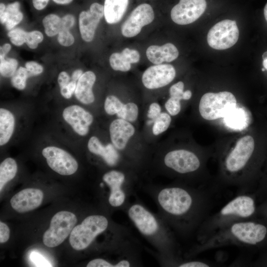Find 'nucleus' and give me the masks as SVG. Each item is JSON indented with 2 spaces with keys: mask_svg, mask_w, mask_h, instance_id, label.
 <instances>
[{
  "mask_svg": "<svg viewBox=\"0 0 267 267\" xmlns=\"http://www.w3.org/2000/svg\"><path fill=\"white\" fill-rule=\"evenodd\" d=\"M267 155V120L260 113L247 129L227 134L213 151L218 167L217 181L238 192H255Z\"/></svg>",
  "mask_w": 267,
  "mask_h": 267,
  "instance_id": "nucleus-1",
  "label": "nucleus"
},
{
  "mask_svg": "<svg viewBox=\"0 0 267 267\" xmlns=\"http://www.w3.org/2000/svg\"><path fill=\"white\" fill-rule=\"evenodd\" d=\"M142 190L156 203L159 216L181 237L196 232L209 216L211 197L200 186L178 181L165 185H144Z\"/></svg>",
  "mask_w": 267,
  "mask_h": 267,
  "instance_id": "nucleus-2",
  "label": "nucleus"
},
{
  "mask_svg": "<svg viewBox=\"0 0 267 267\" xmlns=\"http://www.w3.org/2000/svg\"><path fill=\"white\" fill-rule=\"evenodd\" d=\"M124 212L140 234L154 248L153 252L160 265L176 267L182 258L175 234L157 214L147 209L136 199Z\"/></svg>",
  "mask_w": 267,
  "mask_h": 267,
  "instance_id": "nucleus-3",
  "label": "nucleus"
},
{
  "mask_svg": "<svg viewBox=\"0 0 267 267\" xmlns=\"http://www.w3.org/2000/svg\"><path fill=\"white\" fill-rule=\"evenodd\" d=\"M230 245L263 249L267 246V220L259 216L231 223L193 245L184 258Z\"/></svg>",
  "mask_w": 267,
  "mask_h": 267,
  "instance_id": "nucleus-4",
  "label": "nucleus"
},
{
  "mask_svg": "<svg viewBox=\"0 0 267 267\" xmlns=\"http://www.w3.org/2000/svg\"><path fill=\"white\" fill-rule=\"evenodd\" d=\"M213 151L206 148H177L166 152L162 165L168 175L179 181L195 185L209 178L207 163Z\"/></svg>",
  "mask_w": 267,
  "mask_h": 267,
  "instance_id": "nucleus-5",
  "label": "nucleus"
},
{
  "mask_svg": "<svg viewBox=\"0 0 267 267\" xmlns=\"http://www.w3.org/2000/svg\"><path fill=\"white\" fill-rule=\"evenodd\" d=\"M255 192L239 193L219 211L208 216L196 231L198 242L234 222L259 217Z\"/></svg>",
  "mask_w": 267,
  "mask_h": 267,
  "instance_id": "nucleus-6",
  "label": "nucleus"
},
{
  "mask_svg": "<svg viewBox=\"0 0 267 267\" xmlns=\"http://www.w3.org/2000/svg\"><path fill=\"white\" fill-rule=\"evenodd\" d=\"M126 172L113 169L105 173L99 184L107 186L108 190L107 203L112 210L125 211L130 199L135 194L134 180Z\"/></svg>",
  "mask_w": 267,
  "mask_h": 267,
  "instance_id": "nucleus-7",
  "label": "nucleus"
},
{
  "mask_svg": "<svg viewBox=\"0 0 267 267\" xmlns=\"http://www.w3.org/2000/svg\"><path fill=\"white\" fill-rule=\"evenodd\" d=\"M110 225L109 219L100 214H92L84 219L81 224L73 228L70 234L69 242L75 250L87 249L100 234Z\"/></svg>",
  "mask_w": 267,
  "mask_h": 267,
  "instance_id": "nucleus-8",
  "label": "nucleus"
},
{
  "mask_svg": "<svg viewBox=\"0 0 267 267\" xmlns=\"http://www.w3.org/2000/svg\"><path fill=\"white\" fill-rule=\"evenodd\" d=\"M77 222L76 215L71 212L62 211L55 214L50 221L49 228L44 234V244L50 248L59 245L70 234Z\"/></svg>",
  "mask_w": 267,
  "mask_h": 267,
  "instance_id": "nucleus-9",
  "label": "nucleus"
},
{
  "mask_svg": "<svg viewBox=\"0 0 267 267\" xmlns=\"http://www.w3.org/2000/svg\"><path fill=\"white\" fill-rule=\"evenodd\" d=\"M239 29L235 21L225 19L214 25L207 34V42L212 48L218 50L226 49L237 42Z\"/></svg>",
  "mask_w": 267,
  "mask_h": 267,
  "instance_id": "nucleus-10",
  "label": "nucleus"
},
{
  "mask_svg": "<svg viewBox=\"0 0 267 267\" xmlns=\"http://www.w3.org/2000/svg\"><path fill=\"white\" fill-rule=\"evenodd\" d=\"M42 153L48 166L60 175H71L78 168V164L76 159L63 149L49 146L44 148Z\"/></svg>",
  "mask_w": 267,
  "mask_h": 267,
  "instance_id": "nucleus-11",
  "label": "nucleus"
},
{
  "mask_svg": "<svg viewBox=\"0 0 267 267\" xmlns=\"http://www.w3.org/2000/svg\"><path fill=\"white\" fill-rule=\"evenodd\" d=\"M206 7V0H179L171 10V19L178 25L189 24L203 14Z\"/></svg>",
  "mask_w": 267,
  "mask_h": 267,
  "instance_id": "nucleus-12",
  "label": "nucleus"
},
{
  "mask_svg": "<svg viewBox=\"0 0 267 267\" xmlns=\"http://www.w3.org/2000/svg\"><path fill=\"white\" fill-rule=\"evenodd\" d=\"M154 18V13L151 6L148 3L138 5L131 12L122 24L121 32L127 38L138 35L142 27L151 23Z\"/></svg>",
  "mask_w": 267,
  "mask_h": 267,
  "instance_id": "nucleus-13",
  "label": "nucleus"
},
{
  "mask_svg": "<svg viewBox=\"0 0 267 267\" xmlns=\"http://www.w3.org/2000/svg\"><path fill=\"white\" fill-rule=\"evenodd\" d=\"M176 71L174 67L169 64H155L143 72L141 81L147 89H157L167 86L175 79Z\"/></svg>",
  "mask_w": 267,
  "mask_h": 267,
  "instance_id": "nucleus-14",
  "label": "nucleus"
},
{
  "mask_svg": "<svg viewBox=\"0 0 267 267\" xmlns=\"http://www.w3.org/2000/svg\"><path fill=\"white\" fill-rule=\"evenodd\" d=\"M103 15V5L97 2L92 3L88 11H83L80 13L79 29L84 41L90 42L92 41L96 29Z\"/></svg>",
  "mask_w": 267,
  "mask_h": 267,
  "instance_id": "nucleus-15",
  "label": "nucleus"
},
{
  "mask_svg": "<svg viewBox=\"0 0 267 267\" xmlns=\"http://www.w3.org/2000/svg\"><path fill=\"white\" fill-rule=\"evenodd\" d=\"M64 120L81 136L86 135L93 121V117L89 111L77 105L66 107L62 112Z\"/></svg>",
  "mask_w": 267,
  "mask_h": 267,
  "instance_id": "nucleus-16",
  "label": "nucleus"
},
{
  "mask_svg": "<svg viewBox=\"0 0 267 267\" xmlns=\"http://www.w3.org/2000/svg\"><path fill=\"white\" fill-rule=\"evenodd\" d=\"M43 191L37 188L23 189L15 194L10 200L12 208L19 213L27 212L38 208L43 201Z\"/></svg>",
  "mask_w": 267,
  "mask_h": 267,
  "instance_id": "nucleus-17",
  "label": "nucleus"
},
{
  "mask_svg": "<svg viewBox=\"0 0 267 267\" xmlns=\"http://www.w3.org/2000/svg\"><path fill=\"white\" fill-rule=\"evenodd\" d=\"M109 131L112 144L117 150H123L135 130L132 123L118 118L110 123Z\"/></svg>",
  "mask_w": 267,
  "mask_h": 267,
  "instance_id": "nucleus-18",
  "label": "nucleus"
},
{
  "mask_svg": "<svg viewBox=\"0 0 267 267\" xmlns=\"http://www.w3.org/2000/svg\"><path fill=\"white\" fill-rule=\"evenodd\" d=\"M88 148L91 153L101 157L110 167L118 166L120 161V156L118 150L112 144L104 146L98 137H90L88 142Z\"/></svg>",
  "mask_w": 267,
  "mask_h": 267,
  "instance_id": "nucleus-19",
  "label": "nucleus"
},
{
  "mask_svg": "<svg viewBox=\"0 0 267 267\" xmlns=\"http://www.w3.org/2000/svg\"><path fill=\"white\" fill-rule=\"evenodd\" d=\"M146 54L148 59L154 64L163 62H170L178 56V48L172 43H168L161 46L152 45L146 49Z\"/></svg>",
  "mask_w": 267,
  "mask_h": 267,
  "instance_id": "nucleus-20",
  "label": "nucleus"
},
{
  "mask_svg": "<svg viewBox=\"0 0 267 267\" xmlns=\"http://www.w3.org/2000/svg\"><path fill=\"white\" fill-rule=\"evenodd\" d=\"M96 81V75L91 71L83 74L77 81L75 95L80 102L84 104H90L95 100L92 87Z\"/></svg>",
  "mask_w": 267,
  "mask_h": 267,
  "instance_id": "nucleus-21",
  "label": "nucleus"
},
{
  "mask_svg": "<svg viewBox=\"0 0 267 267\" xmlns=\"http://www.w3.org/2000/svg\"><path fill=\"white\" fill-rule=\"evenodd\" d=\"M129 0H105L104 16L107 23L110 24L119 22L125 13Z\"/></svg>",
  "mask_w": 267,
  "mask_h": 267,
  "instance_id": "nucleus-22",
  "label": "nucleus"
},
{
  "mask_svg": "<svg viewBox=\"0 0 267 267\" xmlns=\"http://www.w3.org/2000/svg\"><path fill=\"white\" fill-rule=\"evenodd\" d=\"M15 118L8 110L0 109V145L7 143L11 138L14 130Z\"/></svg>",
  "mask_w": 267,
  "mask_h": 267,
  "instance_id": "nucleus-23",
  "label": "nucleus"
},
{
  "mask_svg": "<svg viewBox=\"0 0 267 267\" xmlns=\"http://www.w3.org/2000/svg\"><path fill=\"white\" fill-rule=\"evenodd\" d=\"M23 13L20 10V3L16 1L8 4L4 12L0 15L1 24H4L5 28L11 30L23 19Z\"/></svg>",
  "mask_w": 267,
  "mask_h": 267,
  "instance_id": "nucleus-24",
  "label": "nucleus"
},
{
  "mask_svg": "<svg viewBox=\"0 0 267 267\" xmlns=\"http://www.w3.org/2000/svg\"><path fill=\"white\" fill-rule=\"evenodd\" d=\"M17 172V165L12 158L5 159L0 165V191L4 185L15 176Z\"/></svg>",
  "mask_w": 267,
  "mask_h": 267,
  "instance_id": "nucleus-25",
  "label": "nucleus"
},
{
  "mask_svg": "<svg viewBox=\"0 0 267 267\" xmlns=\"http://www.w3.org/2000/svg\"><path fill=\"white\" fill-rule=\"evenodd\" d=\"M44 32L48 37L57 35L61 28V18L55 14H49L42 21Z\"/></svg>",
  "mask_w": 267,
  "mask_h": 267,
  "instance_id": "nucleus-26",
  "label": "nucleus"
},
{
  "mask_svg": "<svg viewBox=\"0 0 267 267\" xmlns=\"http://www.w3.org/2000/svg\"><path fill=\"white\" fill-rule=\"evenodd\" d=\"M109 63L115 71L127 72L131 68L129 59L122 52L113 53L109 57Z\"/></svg>",
  "mask_w": 267,
  "mask_h": 267,
  "instance_id": "nucleus-27",
  "label": "nucleus"
},
{
  "mask_svg": "<svg viewBox=\"0 0 267 267\" xmlns=\"http://www.w3.org/2000/svg\"><path fill=\"white\" fill-rule=\"evenodd\" d=\"M172 122L171 116L167 112H161L154 121L152 132L154 135H158L169 128Z\"/></svg>",
  "mask_w": 267,
  "mask_h": 267,
  "instance_id": "nucleus-28",
  "label": "nucleus"
},
{
  "mask_svg": "<svg viewBox=\"0 0 267 267\" xmlns=\"http://www.w3.org/2000/svg\"><path fill=\"white\" fill-rule=\"evenodd\" d=\"M116 115L119 118L131 123L134 122L137 120L138 116V106L133 102L126 103Z\"/></svg>",
  "mask_w": 267,
  "mask_h": 267,
  "instance_id": "nucleus-29",
  "label": "nucleus"
},
{
  "mask_svg": "<svg viewBox=\"0 0 267 267\" xmlns=\"http://www.w3.org/2000/svg\"><path fill=\"white\" fill-rule=\"evenodd\" d=\"M18 61L12 58L0 57V73L5 78L12 77L17 70Z\"/></svg>",
  "mask_w": 267,
  "mask_h": 267,
  "instance_id": "nucleus-30",
  "label": "nucleus"
},
{
  "mask_svg": "<svg viewBox=\"0 0 267 267\" xmlns=\"http://www.w3.org/2000/svg\"><path fill=\"white\" fill-rule=\"evenodd\" d=\"M29 77L30 76L27 69L20 67L11 77V83L16 89L23 90L26 86V81Z\"/></svg>",
  "mask_w": 267,
  "mask_h": 267,
  "instance_id": "nucleus-31",
  "label": "nucleus"
},
{
  "mask_svg": "<svg viewBox=\"0 0 267 267\" xmlns=\"http://www.w3.org/2000/svg\"><path fill=\"white\" fill-rule=\"evenodd\" d=\"M123 103L118 97L114 95L107 96L104 101V108L109 115H117L122 109Z\"/></svg>",
  "mask_w": 267,
  "mask_h": 267,
  "instance_id": "nucleus-32",
  "label": "nucleus"
},
{
  "mask_svg": "<svg viewBox=\"0 0 267 267\" xmlns=\"http://www.w3.org/2000/svg\"><path fill=\"white\" fill-rule=\"evenodd\" d=\"M255 193L259 203L267 197V155Z\"/></svg>",
  "mask_w": 267,
  "mask_h": 267,
  "instance_id": "nucleus-33",
  "label": "nucleus"
},
{
  "mask_svg": "<svg viewBox=\"0 0 267 267\" xmlns=\"http://www.w3.org/2000/svg\"><path fill=\"white\" fill-rule=\"evenodd\" d=\"M214 266L211 262L203 260L191 258H182L178 262L176 267H209Z\"/></svg>",
  "mask_w": 267,
  "mask_h": 267,
  "instance_id": "nucleus-34",
  "label": "nucleus"
},
{
  "mask_svg": "<svg viewBox=\"0 0 267 267\" xmlns=\"http://www.w3.org/2000/svg\"><path fill=\"white\" fill-rule=\"evenodd\" d=\"M27 32L21 28H17L10 30L7 36L13 44L21 46L26 43Z\"/></svg>",
  "mask_w": 267,
  "mask_h": 267,
  "instance_id": "nucleus-35",
  "label": "nucleus"
},
{
  "mask_svg": "<svg viewBox=\"0 0 267 267\" xmlns=\"http://www.w3.org/2000/svg\"><path fill=\"white\" fill-rule=\"evenodd\" d=\"M44 39L43 34L40 31L34 30L27 32L26 44L31 49H35L38 47Z\"/></svg>",
  "mask_w": 267,
  "mask_h": 267,
  "instance_id": "nucleus-36",
  "label": "nucleus"
},
{
  "mask_svg": "<svg viewBox=\"0 0 267 267\" xmlns=\"http://www.w3.org/2000/svg\"><path fill=\"white\" fill-rule=\"evenodd\" d=\"M165 107L167 113L171 116H176L181 110V102L170 97L165 103Z\"/></svg>",
  "mask_w": 267,
  "mask_h": 267,
  "instance_id": "nucleus-37",
  "label": "nucleus"
},
{
  "mask_svg": "<svg viewBox=\"0 0 267 267\" xmlns=\"http://www.w3.org/2000/svg\"><path fill=\"white\" fill-rule=\"evenodd\" d=\"M57 41L61 45L69 46L74 44L75 39L69 30L61 28L58 34Z\"/></svg>",
  "mask_w": 267,
  "mask_h": 267,
  "instance_id": "nucleus-38",
  "label": "nucleus"
},
{
  "mask_svg": "<svg viewBox=\"0 0 267 267\" xmlns=\"http://www.w3.org/2000/svg\"><path fill=\"white\" fill-rule=\"evenodd\" d=\"M184 84L182 81H178L173 85L169 89L170 97L174 98L180 102L184 100L183 94L184 92Z\"/></svg>",
  "mask_w": 267,
  "mask_h": 267,
  "instance_id": "nucleus-39",
  "label": "nucleus"
},
{
  "mask_svg": "<svg viewBox=\"0 0 267 267\" xmlns=\"http://www.w3.org/2000/svg\"><path fill=\"white\" fill-rule=\"evenodd\" d=\"M25 66L30 77L39 75L42 73L44 70L42 65L35 61H28Z\"/></svg>",
  "mask_w": 267,
  "mask_h": 267,
  "instance_id": "nucleus-40",
  "label": "nucleus"
},
{
  "mask_svg": "<svg viewBox=\"0 0 267 267\" xmlns=\"http://www.w3.org/2000/svg\"><path fill=\"white\" fill-rule=\"evenodd\" d=\"M76 81L72 80L67 85L60 88L61 95L66 99L70 98L76 88Z\"/></svg>",
  "mask_w": 267,
  "mask_h": 267,
  "instance_id": "nucleus-41",
  "label": "nucleus"
},
{
  "mask_svg": "<svg viewBox=\"0 0 267 267\" xmlns=\"http://www.w3.org/2000/svg\"><path fill=\"white\" fill-rule=\"evenodd\" d=\"M30 258L36 266L51 267L45 258L39 253H32L30 255Z\"/></svg>",
  "mask_w": 267,
  "mask_h": 267,
  "instance_id": "nucleus-42",
  "label": "nucleus"
},
{
  "mask_svg": "<svg viewBox=\"0 0 267 267\" xmlns=\"http://www.w3.org/2000/svg\"><path fill=\"white\" fill-rule=\"evenodd\" d=\"M251 266L267 267V246L261 250L258 258L252 263Z\"/></svg>",
  "mask_w": 267,
  "mask_h": 267,
  "instance_id": "nucleus-43",
  "label": "nucleus"
},
{
  "mask_svg": "<svg viewBox=\"0 0 267 267\" xmlns=\"http://www.w3.org/2000/svg\"><path fill=\"white\" fill-rule=\"evenodd\" d=\"M161 107L157 102H153L149 106L147 112V117L154 120L161 113Z\"/></svg>",
  "mask_w": 267,
  "mask_h": 267,
  "instance_id": "nucleus-44",
  "label": "nucleus"
},
{
  "mask_svg": "<svg viewBox=\"0 0 267 267\" xmlns=\"http://www.w3.org/2000/svg\"><path fill=\"white\" fill-rule=\"evenodd\" d=\"M75 22L74 16L68 14L61 18V28L70 30L73 27Z\"/></svg>",
  "mask_w": 267,
  "mask_h": 267,
  "instance_id": "nucleus-45",
  "label": "nucleus"
},
{
  "mask_svg": "<svg viewBox=\"0 0 267 267\" xmlns=\"http://www.w3.org/2000/svg\"><path fill=\"white\" fill-rule=\"evenodd\" d=\"M10 235V230L8 226L4 222H0V242L1 243L6 242Z\"/></svg>",
  "mask_w": 267,
  "mask_h": 267,
  "instance_id": "nucleus-46",
  "label": "nucleus"
},
{
  "mask_svg": "<svg viewBox=\"0 0 267 267\" xmlns=\"http://www.w3.org/2000/svg\"><path fill=\"white\" fill-rule=\"evenodd\" d=\"M70 78L65 71L61 72L58 76L57 82L60 88L68 84L70 82Z\"/></svg>",
  "mask_w": 267,
  "mask_h": 267,
  "instance_id": "nucleus-47",
  "label": "nucleus"
},
{
  "mask_svg": "<svg viewBox=\"0 0 267 267\" xmlns=\"http://www.w3.org/2000/svg\"><path fill=\"white\" fill-rule=\"evenodd\" d=\"M258 214L267 220V197L259 204Z\"/></svg>",
  "mask_w": 267,
  "mask_h": 267,
  "instance_id": "nucleus-48",
  "label": "nucleus"
},
{
  "mask_svg": "<svg viewBox=\"0 0 267 267\" xmlns=\"http://www.w3.org/2000/svg\"><path fill=\"white\" fill-rule=\"evenodd\" d=\"M215 260L217 263L221 264L226 262L228 259V254L227 252L219 250L216 252L215 255Z\"/></svg>",
  "mask_w": 267,
  "mask_h": 267,
  "instance_id": "nucleus-49",
  "label": "nucleus"
},
{
  "mask_svg": "<svg viewBox=\"0 0 267 267\" xmlns=\"http://www.w3.org/2000/svg\"><path fill=\"white\" fill-rule=\"evenodd\" d=\"M49 0H32L34 7L37 10H40L44 8Z\"/></svg>",
  "mask_w": 267,
  "mask_h": 267,
  "instance_id": "nucleus-50",
  "label": "nucleus"
},
{
  "mask_svg": "<svg viewBox=\"0 0 267 267\" xmlns=\"http://www.w3.org/2000/svg\"><path fill=\"white\" fill-rule=\"evenodd\" d=\"M11 45L9 44H5L0 46V57H5L6 54L10 50Z\"/></svg>",
  "mask_w": 267,
  "mask_h": 267,
  "instance_id": "nucleus-51",
  "label": "nucleus"
},
{
  "mask_svg": "<svg viewBox=\"0 0 267 267\" xmlns=\"http://www.w3.org/2000/svg\"><path fill=\"white\" fill-rule=\"evenodd\" d=\"M81 69H77L75 70L71 76V79L75 81H78L83 74Z\"/></svg>",
  "mask_w": 267,
  "mask_h": 267,
  "instance_id": "nucleus-52",
  "label": "nucleus"
},
{
  "mask_svg": "<svg viewBox=\"0 0 267 267\" xmlns=\"http://www.w3.org/2000/svg\"><path fill=\"white\" fill-rule=\"evenodd\" d=\"M263 68L265 69V71H267V51L264 53L263 55Z\"/></svg>",
  "mask_w": 267,
  "mask_h": 267,
  "instance_id": "nucleus-53",
  "label": "nucleus"
},
{
  "mask_svg": "<svg viewBox=\"0 0 267 267\" xmlns=\"http://www.w3.org/2000/svg\"><path fill=\"white\" fill-rule=\"evenodd\" d=\"M54 2L59 4H67L71 2L73 0H52Z\"/></svg>",
  "mask_w": 267,
  "mask_h": 267,
  "instance_id": "nucleus-54",
  "label": "nucleus"
},
{
  "mask_svg": "<svg viewBox=\"0 0 267 267\" xmlns=\"http://www.w3.org/2000/svg\"><path fill=\"white\" fill-rule=\"evenodd\" d=\"M261 111L263 115L267 120V104L264 105L261 109Z\"/></svg>",
  "mask_w": 267,
  "mask_h": 267,
  "instance_id": "nucleus-55",
  "label": "nucleus"
},
{
  "mask_svg": "<svg viewBox=\"0 0 267 267\" xmlns=\"http://www.w3.org/2000/svg\"><path fill=\"white\" fill-rule=\"evenodd\" d=\"M6 6L3 3L0 4V15H1L5 11Z\"/></svg>",
  "mask_w": 267,
  "mask_h": 267,
  "instance_id": "nucleus-56",
  "label": "nucleus"
},
{
  "mask_svg": "<svg viewBox=\"0 0 267 267\" xmlns=\"http://www.w3.org/2000/svg\"><path fill=\"white\" fill-rule=\"evenodd\" d=\"M264 16L267 22V3H266L264 10Z\"/></svg>",
  "mask_w": 267,
  "mask_h": 267,
  "instance_id": "nucleus-57",
  "label": "nucleus"
}]
</instances>
